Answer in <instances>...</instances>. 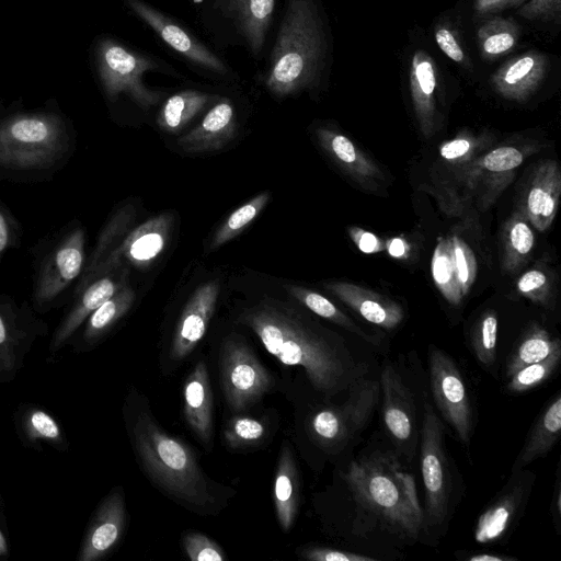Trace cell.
<instances>
[{"instance_id":"obj_1","label":"cell","mask_w":561,"mask_h":561,"mask_svg":"<svg viewBox=\"0 0 561 561\" xmlns=\"http://www.w3.org/2000/svg\"><path fill=\"white\" fill-rule=\"evenodd\" d=\"M239 322L250 328L278 362L301 367L325 398L347 391L368 371L367 364L356 359L341 336L283 301L264 298L245 309Z\"/></svg>"},{"instance_id":"obj_2","label":"cell","mask_w":561,"mask_h":561,"mask_svg":"<svg viewBox=\"0 0 561 561\" xmlns=\"http://www.w3.org/2000/svg\"><path fill=\"white\" fill-rule=\"evenodd\" d=\"M343 477L358 516L409 542L425 533L414 477L392 451H373L351 461Z\"/></svg>"},{"instance_id":"obj_3","label":"cell","mask_w":561,"mask_h":561,"mask_svg":"<svg viewBox=\"0 0 561 561\" xmlns=\"http://www.w3.org/2000/svg\"><path fill=\"white\" fill-rule=\"evenodd\" d=\"M328 56V35L317 0H286L264 73V87L276 99L316 88Z\"/></svg>"},{"instance_id":"obj_4","label":"cell","mask_w":561,"mask_h":561,"mask_svg":"<svg viewBox=\"0 0 561 561\" xmlns=\"http://www.w3.org/2000/svg\"><path fill=\"white\" fill-rule=\"evenodd\" d=\"M140 462L153 483L188 510L214 513L216 497L193 450L161 428L149 411H141L131 427Z\"/></svg>"},{"instance_id":"obj_5","label":"cell","mask_w":561,"mask_h":561,"mask_svg":"<svg viewBox=\"0 0 561 561\" xmlns=\"http://www.w3.org/2000/svg\"><path fill=\"white\" fill-rule=\"evenodd\" d=\"M444 424L430 402L423 407L420 465L424 486V528H442L449 517L453 477L445 445Z\"/></svg>"},{"instance_id":"obj_6","label":"cell","mask_w":561,"mask_h":561,"mask_svg":"<svg viewBox=\"0 0 561 561\" xmlns=\"http://www.w3.org/2000/svg\"><path fill=\"white\" fill-rule=\"evenodd\" d=\"M340 405L316 411L309 430L316 442L331 451H340L356 439L369 424L380 399L379 380L362 377L348 389Z\"/></svg>"},{"instance_id":"obj_7","label":"cell","mask_w":561,"mask_h":561,"mask_svg":"<svg viewBox=\"0 0 561 561\" xmlns=\"http://www.w3.org/2000/svg\"><path fill=\"white\" fill-rule=\"evenodd\" d=\"M59 125L44 117H19L0 127V165L37 169L50 165L66 150Z\"/></svg>"},{"instance_id":"obj_8","label":"cell","mask_w":561,"mask_h":561,"mask_svg":"<svg viewBox=\"0 0 561 561\" xmlns=\"http://www.w3.org/2000/svg\"><path fill=\"white\" fill-rule=\"evenodd\" d=\"M219 363L224 396L234 412L253 405L273 387V377L239 335L225 339Z\"/></svg>"},{"instance_id":"obj_9","label":"cell","mask_w":561,"mask_h":561,"mask_svg":"<svg viewBox=\"0 0 561 561\" xmlns=\"http://www.w3.org/2000/svg\"><path fill=\"white\" fill-rule=\"evenodd\" d=\"M428 377L433 400L458 440L469 446L474 416L463 375L450 355L440 348L428 347Z\"/></svg>"},{"instance_id":"obj_10","label":"cell","mask_w":561,"mask_h":561,"mask_svg":"<svg viewBox=\"0 0 561 561\" xmlns=\"http://www.w3.org/2000/svg\"><path fill=\"white\" fill-rule=\"evenodd\" d=\"M161 69L160 60L136 53L117 43L102 48V70L111 95L126 93L141 110L148 111L162 99L163 92L150 89L145 75Z\"/></svg>"},{"instance_id":"obj_11","label":"cell","mask_w":561,"mask_h":561,"mask_svg":"<svg viewBox=\"0 0 561 561\" xmlns=\"http://www.w3.org/2000/svg\"><path fill=\"white\" fill-rule=\"evenodd\" d=\"M173 222V214L162 213L135 228L80 282L77 291L82 290L96 276L108 274L126 263L138 268L149 267L165 250Z\"/></svg>"},{"instance_id":"obj_12","label":"cell","mask_w":561,"mask_h":561,"mask_svg":"<svg viewBox=\"0 0 561 561\" xmlns=\"http://www.w3.org/2000/svg\"><path fill=\"white\" fill-rule=\"evenodd\" d=\"M128 8L149 26L170 48L186 61L214 77H231L232 72L206 44L170 15L159 11L144 0H125Z\"/></svg>"},{"instance_id":"obj_13","label":"cell","mask_w":561,"mask_h":561,"mask_svg":"<svg viewBox=\"0 0 561 561\" xmlns=\"http://www.w3.org/2000/svg\"><path fill=\"white\" fill-rule=\"evenodd\" d=\"M381 415L386 431L399 449L411 459L419 439L413 396L398 369L385 363L379 378Z\"/></svg>"},{"instance_id":"obj_14","label":"cell","mask_w":561,"mask_h":561,"mask_svg":"<svg viewBox=\"0 0 561 561\" xmlns=\"http://www.w3.org/2000/svg\"><path fill=\"white\" fill-rule=\"evenodd\" d=\"M211 10L227 32L249 54L262 56L274 19L276 0H209Z\"/></svg>"},{"instance_id":"obj_15","label":"cell","mask_w":561,"mask_h":561,"mask_svg":"<svg viewBox=\"0 0 561 561\" xmlns=\"http://www.w3.org/2000/svg\"><path fill=\"white\" fill-rule=\"evenodd\" d=\"M534 474L530 471L512 472L510 481L497 497L479 516L474 539L479 543H495L501 540L516 520L533 485Z\"/></svg>"},{"instance_id":"obj_16","label":"cell","mask_w":561,"mask_h":561,"mask_svg":"<svg viewBox=\"0 0 561 561\" xmlns=\"http://www.w3.org/2000/svg\"><path fill=\"white\" fill-rule=\"evenodd\" d=\"M218 296V280L202 284L194 290L176 323L170 347L171 359L182 360L204 337L215 312Z\"/></svg>"},{"instance_id":"obj_17","label":"cell","mask_w":561,"mask_h":561,"mask_svg":"<svg viewBox=\"0 0 561 561\" xmlns=\"http://www.w3.org/2000/svg\"><path fill=\"white\" fill-rule=\"evenodd\" d=\"M84 232L77 229L48 255L35 289L37 302L58 296L80 274L84 262Z\"/></svg>"},{"instance_id":"obj_18","label":"cell","mask_w":561,"mask_h":561,"mask_svg":"<svg viewBox=\"0 0 561 561\" xmlns=\"http://www.w3.org/2000/svg\"><path fill=\"white\" fill-rule=\"evenodd\" d=\"M547 57L530 50L503 64L490 78L495 92L515 102L527 101L540 87L547 73Z\"/></svg>"},{"instance_id":"obj_19","label":"cell","mask_w":561,"mask_h":561,"mask_svg":"<svg viewBox=\"0 0 561 561\" xmlns=\"http://www.w3.org/2000/svg\"><path fill=\"white\" fill-rule=\"evenodd\" d=\"M561 194V171L553 160L535 170L519 209L538 231L547 230L557 215Z\"/></svg>"},{"instance_id":"obj_20","label":"cell","mask_w":561,"mask_h":561,"mask_svg":"<svg viewBox=\"0 0 561 561\" xmlns=\"http://www.w3.org/2000/svg\"><path fill=\"white\" fill-rule=\"evenodd\" d=\"M236 131L234 104L228 98H219L197 126L178 139V146L191 154L213 152L224 148Z\"/></svg>"},{"instance_id":"obj_21","label":"cell","mask_w":561,"mask_h":561,"mask_svg":"<svg viewBox=\"0 0 561 561\" xmlns=\"http://www.w3.org/2000/svg\"><path fill=\"white\" fill-rule=\"evenodd\" d=\"M323 286L367 322L385 330L396 329L404 318L397 301L371 289L348 282H329Z\"/></svg>"},{"instance_id":"obj_22","label":"cell","mask_w":561,"mask_h":561,"mask_svg":"<svg viewBox=\"0 0 561 561\" xmlns=\"http://www.w3.org/2000/svg\"><path fill=\"white\" fill-rule=\"evenodd\" d=\"M410 91L414 114L421 133L432 137L436 128V89L437 66L433 57L424 49H417L412 56Z\"/></svg>"},{"instance_id":"obj_23","label":"cell","mask_w":561,"mask_h":561,"mask_svg":"<svg viewBox=\"0 0 561 561\" xmlns=\"http://www.w3.org/2000/svg\"><path fill=\"white\" fill-rule=\"evenodd\" d=\"M314 133L321 148L355 181L369 186L383 179L379 167L347 136L325 126L317 127Z\"/></svg>"},{"instance_id":"obj_24","label":"cell","mask_w":561,"mask_h":561,"mask_svg":"<svg viewBox=\"0 0 561 561\" xmlns=\"http://www.w3.org/2000/svg\"><path fill=\"white\" fill-rule=\"evenodd\" d=\"M125 520L123 493L122 491L112 492L96 514L83 542L79 560L93 561L108 552L121 538Z\"/></svg>"},{"instance_id":"obj_25","label":"cell","mask_w":561,"mask_h":561,"mask_svg":"<svg viewBox=\"0 0 561 561\" xmlns=\"http://www.w3.org/2000/svg\"><path fill=\"white\" fill-rule=\"evenodd\" d=\"M183 397L186 423L196 437L209 447L213 437V393L208 369L203 360L187 376Z\"/></svg>"},{"instance_id":"obj_26","label":"cell","mask_w":561,"mask_h":561,"mask_svg":"<svg viewBox=\"0 0 561 561\" xmlns=\"http://www.w3.org/2000/svg\"><path fill=\"white\" fill-rule=\"evenodd\" d=\"M561 432V394L558 391L535 421L511 472L523 470L534 460L547 455L556 445Z\"/></svg>"},{"instance_id":"obj_27","label":"cell","mask_w":561,"mask_h":561,"mask_svg":"<svg viewBox=\"0 0 561 561\" xmlns=\"http://www.w3.org/2000/svg\"><path fill=\"white\" fill-rule=\"evenodd\" d=\"M93 279L83 288L78 302L56 332L53 347L57 348L78 329V327L126 284V273L115 278L107 274Z\"/></svg>"},{"instance_id":"obj_28","label":"cell","mask_w":561,"mask_h":561,"mask_svg":"<svg viewBox=\"0 0 561 561\" xmlns=\"http://www.w3.org/2000/svg\"><path fill=\"white\" fill-rule=\"evenodd\" d=\"M274 504L283 531H288L297 514L298 472L293 450L287 442L283 443L274 479Z\"/></svg>"},{"instance_id":"obj_29","label":"cell","mask_w":561,"mask_h":561,"mask_svg":"<svg viewBox=\"0 0 561 561\" xmlns=\"http://www.w3.org/2000/svg\"><path fill=\"white\" fill-rule=\"evenodd\" d=\"M217 98L199 90L179 91L163 102L157 115V125L165 133L176 134Z\"/></svg>"},{"instance_id":"obj_30","label":"cell","mask_w":561,"mask_h":561,"mask_svg":"<svg viewBox=\"0 0 561 561\" xmlns=\"http://www.w3.org/2000/svg\"><path fill=\"white\" fill-rule=\"evenodd\" d=\"M502 245V268L505 272H516L528 261L535 245V236L520 210L505 222Z\"/></svg>"},{"instance_id":"obj_31","label":"cell","mask_w":561,"mask_h":561,"mask_svg":"<svg viewBox=\"0 0 561 561\" xmlns=\"http://www.w3.org/2000/svg\"><path fill=\"white\" fill-rule=\"evenodd\" d=\"M561 348V341L537 324H533L522 336L519 343L506 360L507 379L520 368L545 359Z\"/></svg>"},{"instance_id":"obj_32","label":"cell","mask_w":561,"mask_h":561,"mask_svg":"<svg viewBox=\"0 0 561 561\" xmlns=\"http://www.w3.org/2000/svg\"><path fill=\"white\" fill-rule=\"evenodd\" d=\"M285 288L297 301L311 312L356 334L371 345H379L378 339L362 330L347 314L323 295L298 285H286Z\"/></svg>"},{"instance_id":"obj_33","label":"cell","mask_w":561,"mask_h":561,"mask_svg":"<svg viewBox=\"0 0 561 561\" xmlns=\"http://www.w3.org/2000/svg\"><path fill=\"white\" fill-rule=\"evenodd\" d=\"M519 38V27L513 20L493 16L485 20L477 31L481 56L494 60L512 50Z\"/></svg>"},{"instance_id":"obj_34","label":"cell","mask_w":561,"mask_h":561,"mask_svg":"<svg viewBox=\"0 0 561 561\" xmlns=\"http://www.w3.org/2000/svg\"><path fill=\"white\" fill-rule=\"evenodd\" d=\"M432 277L443 297L454 306L461 304V294L453 259L451 238H440L434 249L431 263Z\"/></svg>"},{"instance_id":"obj_35","label":"cell","mask_w":561,"mask_h":561,"mask_svg":"<svg viewBox=\"0 0 561 561\" xmlns=\"http://www.w3.org/2000/svg\"><path fill=\"white\" fill-rule=\"evenodd\" d=\"M271 199V192L264 191L234 209L215 231L209 250L215 251L243 232L261 214Z\"/></svg>"},{"instance_id":"obj_36","label":"cell","mask_w":561,"mask_h":561,"mask_svg":"<svg viewBox=\"0 0 561 561\" xmlns=\"http://www.w3.org/2000/svg\"><path fill=\"white\" fill-rule=\"evenodd\" d=\"M134 300V290L125 284L90 314L84 330V339L87 341H94L102 336L130 309Z\"/></svg>"},{"instance_id":"obj_37","label":"cell","mask_w":561,"mask_h":561,"mask_svg":"<svg viewBox=\"0 0 561 561\" xmlns=\"http://www.w3.org/2000/svg\"><path fill=\"white\" fill-rule=\"evenodd\" d=\"M525 159V152L514 146H500L478 157L470 165L469 173L503 175L517 169Z\"/></svg>"},{"instance_id":"obj_38","label":"cell","mask_w":561,"mask_h":561,"mask_svg":"<svg viewBox=\"0 0 561 561\" xmlns=\"http://www.w3.org/2000/svg\"><path fill=\"white\" fill-rule=\"evenodd\" d=\"M560 359L561 348L545 359L520 368L508 378L506 383L507 390L513 393H522L540 386L557 370Z\"/></svg>"},{"instance_id":"obj_39","label":"cell","mask_w":561,"mask_h":561,"mask_svg":"<svg viewBox=\"0 0 561 561\" xmlns=\"http://www.w3.org/2000/svg\"><path fill=\"white\" fill-rule=\"evenodd\" d=\"M497 314L486 310L481 314L472 331V348L479 363L491 367L496 359Z\"/></svg>"},{"instance_id":"obj_40","label":"cell","mask_w":561,"mask_h":561,"mask_svg":"<svg viewBox=\"0 0 561 561\" xmlns=\"http://www.w3.org/2000/svg\"><path fill=\"white\" fill-rule=\"evenodd\" d=\"M265 434L266 426L261 420L245 415L230 419L224 431L225 442L233 449L257 445Z\"/></svg>"},{"instance_id":"obj_41","label":"cell","mask_w":561,"mask_h":561,"mask_svg":"<svg viewBox=\"0 0 561 561\" xmlns=\"http://www.w3.org/2000/svg\"><path fill=\"white\" fill-rule=\"evenodd\" d=\"M451 238L453 259L462 296L470 291L477 276V261L473 251L459 236Z\"/></svg>"},{"instance_id":"obj_42","label":"cell","mask_w":561,"mask_h":561,"mask_svg":"<svg viewBox=\"0 0 561 561\" xmlns=\"http://www.w3.org/2000/svg\"><path fill=\"white\" fill-rule=\"evenodd\" d=\"M518 293L535 304L548 306L551 299V282L540 268L526 271L517 280Z\"/></svg>"},{"instance_id":"obj_43","label":"cell","mask_w":561,"mask_h":561,"mask_svg":"<svg viewBox=\"0 0 561 561\" xmlns=\"http://www.w3.org/2000/svg\"><path fill=\"white\" fill-rule=\"evenodd\" d=\"M482 147V139L463 133L445 141L439 148V156L450 164H463L471 161Z\"/></svg>"},{"instance_id":"obj_44","label":"cell","mask_w":561,"mask_h":561,"mask_svg":"<svg viewBox=\"0 0 561 561\" xmlns=\"http://www.w3.org/2000/svg\"><path fill=\"white\" fill-rule=\"evenodd\" d=\"M183 548L192 561L226 560V553L221 547L215 540L201 533H187L183 537Z\"/></svg>"},{"instance_id":"obj_45","label":"cell","mask_w":561,"mask_h":561,"mask_svg":"<svg viewBox=\"0 0 561 561\" xmlns=\"http://www.w3.org/2000/svg\"><path fill=\"white\" fill-rule=\"evenodd\" d=\"M129 217L130 214L128 211L122 210L116 214V216L107 225L99 240L93 255L91 256L90 263L85 268L82 279L88 277L90 273L95 268V266L101 262V260L107 253L108 247L113 243V240H115L119 236L123 228L126 227Z\"/></svg>"},{"instance_id":"obj_46","label":"cell","mask_w":561,"mask_h":561,"mask_svg":"<svg viewBox=\"0 0 561 561\" xmlns=\"http://www.w3.org/2000/svg\"><path fill=\"white\" fill-rule=\"evenodd\" d=\"M518 15L530 21L559 20L561 0H529L517 11Z\"/></svg>"},{"instance_id":"obj_47","label":"cell","mask_w":561,"mask_h":561,"mask_svg":"<svg viewBox=\"0 0 561 561\" xmlns=\"http://www.w3.org/2000/svg\"><path fill=\"white\" fill-rule=\"evenodd\" d=\"M300 557L310 561H376V558L369 556L325 547L305 549Z\"/></svg>"},{"instance_id":"obj_48","label":"cell","mask_w":561,"mask_h":561,"mask_svg":"<svg viewBox=\"0 0 561 561\" xmlns=\"http://www.w3.org/2000/svg\"><path fill=\"white\" fill-rule=\"evenodd\" d=\"M434 37L440 50L453 61L466 62V54L457 39L456 33L447 25H437Z\"/></svg>"},{"instance_id":"obj_49","label":"cell","mask_w":561,"mask_h":561,"mask_svg":"<svg viewBox=\"0 0 561 561\" xmlns=\"http://www.w3.org/2000/svg\"><path fill=\"white\" fill-rule=\"evenodd\" d=\"M348 234L359 251L373 254L385 250V242L370 231L358 227H350Z\"/></svg>"},{"instance_id":"obj_50","label":"cell","mask_w":561,"mask_h":561,"mask_svg":"<svg viewBox=\"0 0 561 561\" xmlns=\"http://www.w3.org/2000/svg\"><path fill=\"white\" fill-rule=\"evenodd\" d=\"M33 431L45 438L55 439L60 435L59 427L55 420L43 411H35L30 419Z\"/></svg>"},{"instance_id":"obj_51","label":"cell","mask_w":561,"mask_h":561,"mask_svg":"<svg viewBox=\"0 0 561 561\" xmlns=\"http://www.w3.org/2000/svg\"><path fill=\"white\" fill-rule=\"evenodd\" d=\"M526 0H473V9L478 15H486L517 8Z\"/></svg>"},{"instance_id":"obj_52","label":"cell","mask_w":561,"mask_h":561,"mask_svg":"<svg viewBox=\"0 0 561 561\" xmlns=\"http://www.w3.org/2000/svg\"><path fill=\"white\" fill-rule=\"evenodd\" d=\"M385 249L392 257L397 259L405 257L410 251L407 241L400 237L389 239L385 243Z\"/></svg>"},{"instance_id":"obj_53","label":"cell","mask_w":561,"mask_h":561,"mask_svg":"<svg viewBox=\"0 0 561 561\" xmlns=\"http://www.w3.org/2000/svg\"><path fill=\"white\" fill-rule=\"evenodd\" d=\"M551 512H552L554 525L558 528L560 525V515H561V490H560L559 472L557 474L554 493L552 495Z\"/></svg>"},{"instance_id":"obj_54","label":"cell","mask_w":561,"mask_h":561,"mask_svg":"<svg viewBox=\"0 0 561 561\" xmlns=\"http://www.w3.org/2000/svg\"><path fill=\"white\" fill-rule=\"evenodd\" d=\"M469 561H515L516 559L510 556L497 553H476L467 558Z\"/></svg>"},{"instance_id":"obj_55","label":"cell","mask_w":561,"mask_h":561,"mask_svg":"<svg viewBox=\"0 0 561 561\" xmlns=\"http://www.w3.org/2000/svg\"><path fill=\"white\" fill-rule=\"evenodd\" d=\"M9 243V226L5 217L0 211V255Z\"/></svg>"},{"instance_id":"obj_56","label":"cell","mask_w":561,"mask_h":561,"mask_svg":"<svg viewBox=\"0 0 561 561\" xmlns=\"http://www.w3.org/2000/svg\"><path fill=\"white\" fill-rule=\"evenodd\" d=\"M8 347V334L4 321L0 314V351Z\"/></svg>"},{"instance_id":"obj_57","label":"cell","mask_w":561,"mask_h":561,"mask_svg":"<svg viewBox=\"0 0 561 561\" xmlns=\"http://www.w3.org/2000/svg\"><path fill=\"white\" fill-rule=\"evenodd\" d=\"M8 546L3 534L0 530V556L7 554Z\"/></svg>"}]
</instances>
